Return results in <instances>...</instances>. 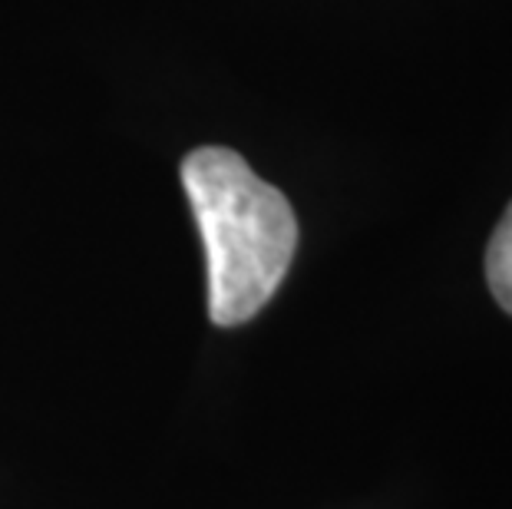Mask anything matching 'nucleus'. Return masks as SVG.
<instances>
[{
    "instance_id": "obj_2",
    "label": "nucleus",
    "mask_w": 512,
    "mask_h": 509,
    "mask_svg": "<svg viewBox=\"0 0 512 509\" xmlns=\"http://www.w3.org/2000/svg\"><path fill=\"white\" fill-rule=\"evenodd\" d=\"M486 281L499 308L512 314V202L506 205L486 248Z\"/></svg>"
},
{
    "instance_id": "obj_1",
    "label": "nucleus",
    "mask_w": 512,
    "mask_h": 509,
    "mask_svg": "<svg viewBox=\"0 0 512 509\" xmlns=\"http://www.w3.org/2000/svg\"><path fill=\"white\" fill-rule=\"evenodd\" d=\"M182 186L205 242L209 318L219 328L252 321L285 281L298 248L291 202L225 146L192 149L182 159Z\"/></svg>"
}]
</instances>
